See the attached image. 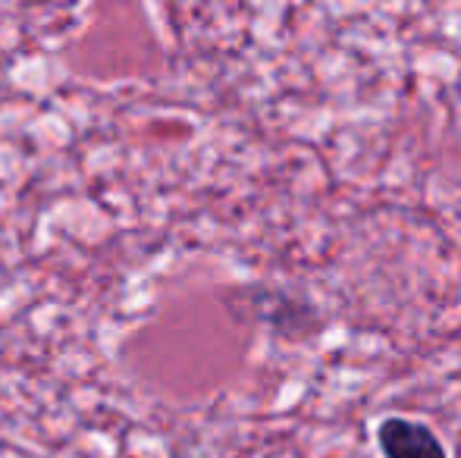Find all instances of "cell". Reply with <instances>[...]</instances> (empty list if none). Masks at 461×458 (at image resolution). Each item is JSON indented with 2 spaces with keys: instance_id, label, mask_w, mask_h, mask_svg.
I'll list each match as a JSON object with an SVG mask.
<instances>
[{
  "instance_id": "6da1fadb",
  "label": "cell",
  "mask_w": 461,
  "mask_h": 458,
  "mask_svg": "<svg viewBox=\"0 0 461 458\" xmlns=\"http://www.w3.org/2000/svg\"><path fill=\"white\" fill-rule=\"evenodd\" d=\"M376 443L386 458H449L430 427L405 418H386L376 430Z\"/></svg>"
}]
</instances>
